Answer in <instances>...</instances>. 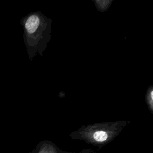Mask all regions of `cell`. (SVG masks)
<instances>
[{
	"mask_svg": "<svg viewBox=\"0 0 153 153\" xmlns=\"http://www.w3.org/2000/svg\"><path fill=\"white\" fill-rule=\"evenodd\" d=\"M59 153H72V152H65V151H63L62 150H60ZM74 153H95V152L93 149L89 148V149H82L78 152H74Z\"/></svg>",
	"mask_w": 153,
	"mask_h": 153,
	"instance_id": "obj_4",
	"label": "cell"
},
{
	"mask_svg": "<svg viewBox=\"0 0 153 153\" xmlns=\"http://www.w3.org/2000/svg\"><path fill=\"white\" fill-rule=\"evenodd\" d=\"M150 95H151V100H152V102H153V90H152V91H151Z\"/></svg>",
	"mask_w": 153,
	"mask_h": 153,
	"instance_id": "obj_5",
	"label": "cell"
},
{
	"mask_svg": "<svg viewBox=\"0 0 153 153\" xmlns=\"http://www.w3.org/2000/svg\"><path fill=\"white\" fill-rule=\"evenodd\" d=\"M123 124H99L83 127L70 134L72 139L82 140L88 144L102 147L112 141L121 131Z\"/></svg>",
	"mask_w": 153,
	"mask_h": 153,
	"instance_id": "obj_2",
	"label": "cell"
},
{
	"mask_svg": "<svg viewBox=\"0 0 153 153\" xmlns=\"http://www.w3.org/2000/svg\"><path fill=\"white\" fill-rule=\"evenodd\" d=\"M51 19L41 11L31 12L21 19L23 41L30 61L37 54L43 56L51 39Z\"/></svg>",
	"mask_w": 153,
	"mask_h": 153,
	"instance_id": "obj_1",
	"label": "cell"
},
{
	"mask_svg": "<svg viewBox=\"0 0 153 153\" xmlns=\"http://www.w3.org/2000/svg\"><path fill=\"white\" fill-rule=\"evenodd\" d=\"M60 150L52 142L43 140L37 145L35 153H59Z\"/></svg>",
	"mask_w": 153,
	"mask_h": 153,
	"instance_id": "obj_3",
	"label": "cell"
}]
</instances>
